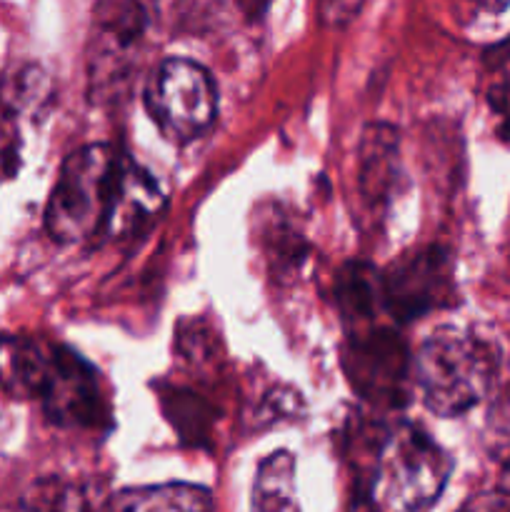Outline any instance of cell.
Masks as SVG:
<instances>
[{
  "label": "cell",
  "mask_w": 510,
  "mask_h": 512,
  "mask_svg": "<svg viewBox=\"0 0 510 512\" xmlns=\"http://www.w3.org/2000/svg\"><path fill=\"white\" fill-rule=\"evenodd\" d=\"M45 418L58 428L98 430L110 423L108 398H105L95 370L65 345L55 348L45 388L38 398Z\"/></svg>",
  "instance_id": "obj_6"
},
{
  "label": "cell",
  "mask_w": 510,
  "mask_h": 512,
  "mask_svg": "<svg viewBox=\"0 0 510 512\" xmlns=\"http://www.w3.org/2000/svg\"><path fill=\"white\" fill-rule=\"evenodd\" d=\"M398 178V135L390 125H368L360 140V193L368 205H383Z\"/></svg>",
  "instance_id": "obj_10"
},
{
  "label": "cell",
  "mask_w": 510,
  "mask_h": 512,
  "mask_svg": "<svg viewBox=\"0 0 510 512\" xmlns=\"http://www.w3.org/2000/svg\"><path fill=\"white\" fill-rule=\"evenodd\" d=\"M408 353L400 338L390 330H370L350 338L345 350V370L360 395L373 403H398L408 378Z\"/></svg>",
  "instance_id": "obj_8"
},
{
  "label": "cell",
  "mask_w": 510,
  "mask_h": 512,
  "mask_svg": "<svg viewBox=\"0 0 510 512\" xmlns=\"http://www.w3.org/2000/svg\"><path fill=\"white\" fill-rule=\"evenodd\" d=\"M495 370L493 345L458 328H440L430 335L413 360V378L425 408L443 418L475 408L488 395Z\"/></svg>",
  "instance_id": "obj_2"
},
{
  "label": "cell",
  "mask_w": 510,
  "mask_h": 512,
  "mask_svg": "<svg viewBox=\"0 0 510 512\" xmlns=\"http://www.w3.org/2000/svg\"><path fill=\"white\" fill-rule=\"evenodd\" d=\"M145 110L160 133L173 143H188L213 125L218 115V88L203 65L168 58L145 83Z\"/></svg>",
  "instance_id": "obj_4"
},
{
  "label": "cell",
  "mask_w": 510,
  "mask_h": 512,
  "mask_svg": "<svg viewBox=\"0 0 510 512\" xmlns=\"http://www.w3.org/2000/svg\"><path fill=\"white\" fill-rule=\"evenodd\" d=\"M453 300V265L440 248L415 250L380 273V303L398 323L445 308Z\"/></svg>",
  "instance_id": "obj_5"
},
{
  "label": "cell",
  "mask_w": 510,
  "mask_h": 512,
  "mask_svg": "<svg viewBox=\"0 0 510 512\" xmlns=\"http://www.w3.org/2000/svg\"><path fill=\"white\" fill-rule=\"evenodd\" d=\"M338 303L345 318H355V323L370 318L375 308H383V303H380V273H375L370 265L363 263L345 265L338 278Z\"/></svg>",
  "instance_id": "obj_13"
},
{
  "label": "cell",
  "mask_w": 510,
  "mask_h": 512,
  "mask_svg": "<svg viewBox=\"0 0 510 512\" xmlns=\"http://www.w3.org/2000/svg\"><path fill=\"white\" fill-rule=\"evenodd\" d=\"M55 348L35 335H0V390L15 400H38L53 368Z\"/></svg>",
  "instance_id": "obj_9"
},
{
  "label": "cell",
  "mask_w": 510,
  "mask_h": 512,
  "mask_svg": "<svg viewBox=\"0 0 510 512\" xmlns=\"http://www.w3.org/2000/svg\"><path fill=\"white\" fill-rule=\"evenodd\" d=\"M133 160L115 145H83L65 158L45 205V230L60 245L113 235Z\"/></svg>",
  "instance_id": "obj_1"
},
{
  "label": "cell",
  "mask_w": 510,
  "mask_h": 512,
  "mask_svg": "<svg viewBox=\"0 0 510 512\" xmlns=\"http://www.w3.org/2000/svg\"><path fill=\"white\" fill-rule=\"evenodd\" d=\"M253 508L260 512L275 510H298V495H295V458L288 450L268 455L258 465L253 485Z\"/></svg>",
  "instance_id": "obj_12"
},
{
  "label": "cell",
  "mask_w": 510,
  "mask_h": 512,
  "mask_svg": "<svg viewBox=\"0 0 510 512\" xmlns=\"http://www.w3.org/2000/svg\"><path fill=\"white\" fill-rule=\"evenodd\" d=\"M470 508H510V498L495 500L493 495H485V498L473 500V503H470Z\"/></svg>",
  "instance_id": "obj_17"
},
{
  "label": "cell",
  "mask_w": 510,
  "mask_h": 512,
  "mask_svg": "<svg viewBox=\"0 0 510 512\" xmlns=\"http://www.w3.org/2000/svg\"><path fill=\"white\" fill-rule=\"evenodd\" d=\"M148 30V13L140 0H100L93 23L90 83L98 93H108L118 75L128 70L138 55L140 40Z\"/></svg>",
  "instance_id": "obj_7"
},
{
  "label": "cell",
  "mask_w": 510,
  "mask_h": 512,
  "mask_svg": "<svg viewBox=\"0 0 510 512\" xmlns=\"http://www.w3.org/2000/svg\"><path fill=\"white\" fill-rule=\"evenodd\" d=\"M453 460L420 425L398 423L375 458L370 503L378 510H425L450 480Z\"/></svg>",
  "instance_id": "obj_3"
},
{
  "label": "cell",
  "mask_w": 510,
  "mask_h": 512,
  "mask_svg": "<svg viewBox=\"0 0 510 512\" xmlns=\"http://www.w3.org/2000/svg\"><path fill=\"white\" fill-rule=\"evenodd\" d=\"M365 0H318L315 13L323 28H343L360 13Z\"/></svg>",
  "instance_id": "obj_15"
},
{
  "label": "cell",
  "mask_w": 510,
  "mask_h": 512,
  "mask_svg": "<svg viewBox=\"0 0 510 512\" xmlns=\"http://www.w3.org/2000/svg\"><path fill=\"white\" fill-rule=\"evenodd\" d=\"M200 400L193 398V395H170V403H165V410H168V418L173 420L175 428L180 430V435H190L193 443L198 440L200 433H205V423H208V410L198 413Z\"/></svg>",
  "instance_id": "obj_14"
},
{
  "label": "cell",
  "mask_w": 510,
  "mask_h": 512,
  "mask_svg": "<svg viewBox=\"0 0 510 512\" xmlns=\"http://www.w3.org/2000/svg\"><path fill=\"white\" fill-rule=\"evenodd\" d=\"M108 505L125 512H198L213 508V498L200 485L165 483L120 490L110 498Z\"/></svg>",
  "instance_id": "obj_11"
},
{
  "label": "cell",
  "mask_w": 510,
  "mask_h": 512,
  "mask_svg": "<svg viewBox=\"0 0 510 512\" xmlns=\"http://www.w3.org/2000/svg\"><path fill=\"white\" fill-rule=\"evenodd\" d=\"M245 20H260L270 10L273 0H235Z\"/></svg>",
  "instance_id": "obj_16"
}]
</instances>
